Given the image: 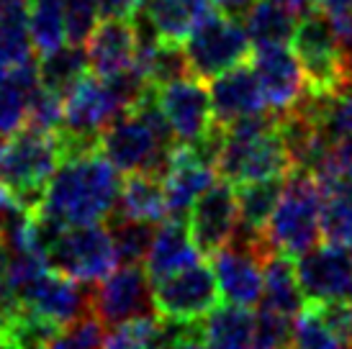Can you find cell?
<instances>
[{"label":"cell","instance_id":"obj_2","mask_svg":"<svg viewBox=\"0 0 352 349\" xmlns=\"http://www.w3.org/2000/svg\"><path fill=\"white\" fill-rule=\"evenodd\" d=\"M294 170L288 146L278 131V113H257L226 124V144L219 155L216 172L232 185L288 177Z\"/></svg>","mask_w":352,"mask_h":349},{"label":"cell","instance_id":"obj_44","mask_svg":"<svg viewBox=\"0 0 352 349\" xmlns=\"http://www.w3.org/2000/svg\"><path fill=\"white\" fill-rule=\"evenodd\" d=\"M0 349H16L13 347V341L8 339V334H6V331H0Z\"/></svg>","mask_w":352,"mask_h":349},{"label":"cell","instance_id":"obj_6","mask_svg":"<svg viewBox=\"0 0 352 349\" xmlns=\"http://www.w3.org/2000/svg\"><path fill=\"white\" fill-rule=\"evenodd\" d=\"M47 262L52 270L96 285L116 270L118 254L111 229H106L103 223L62 229L47 247Z\"/></svg>","mask_w":352,"mask_h":349},{"label":"cell","instance_id":"obj_30","mask_svg":"<svg viewBox=\"0 0 352 349\" xmlns=\"http://www.w3.org/2000/svg\"><path fill=\"white\" fill-rule=\"evenodd\" d=\"M296 349H350L344 337L327 321L316 303H306L294 321Z\"/></svg>","mask_w":352,"mask_h":349},{"label":"cell","instance_id":"obj_36","mask_svg":"<svg viewBox=\"0 0 352 349\" xmlns=\"http://www.w3.org/2000/svg\"><path fill=\"white\" fill-rule=\"evenodd\" d=\"M62 124H65V98L39 85L31 95L26 126L47 131V134H57Z\"/></svg>","mask_w":352,"mask_h":349},{"label":"cell","instance_id":"obj_19","mask_svg":"<svg viewBox=\"0 0 352 349\" xmlns=\"http://www.w3.org/2000/svg\"><path fill=\"white\" fill-rule=\"evenodd\" d=\"M85 49H88L90 69L98 78H111L121 69L134 67L137 34H134L131 19L103 16L85 41Z\"/></svg>","mask_w":352,"mask_h":349},{"label":"cell","instance_id":"obj_23","mask_svg":"<svg viewBox=\"0 0 352 349\" xmlns=\"http://www.w3.org/2000/svg\"><path fill=\"white\" fill-rule=\"evenodd\" d=\"M29 10L31 0L0 3V67L6 72L36 59L29 29Z\"/></svg>","mask_w":352,"mask_h":349},{"label":"cell","instance_id":"obj_9","mask_svg":"<svg viewBox=\"0 0 352 349\" xmlns=\"http://www.w3.org/2000/svg\"><path fill=\"white\" fill-rule=\"evenodd\" d=\"M275 254L267 242L265 234L257 239H242L234 236L226 244L224 249L214 254V272L221 298L232 306H242V308H254L263 303V272L265 260Z\"/></svg>","mask_w":352,"mask_h":349},{"label":"cell","instance_id":"obj_26","mask_svg":"<svg viewBox=\"0 0 352 349\" xmlns=\"http://www.w3.org/2000/svg\"><path fill=\"white\" fill-rule=\"evenodd\" d=\"M296 19L298 13L283 0H254V5L245 16V29L252 39V47L288 44L298 26Z\"/></svg>","mask_w":352,"mask_h":349},{"label":"cell","instance_id":"obj_32","mask_svg":"<svg viewBox=\"0 0 352 349\" xmlns=\"http://www.w3.org/2000/svg\"><path fill=\"white\" fill-rule=\"evenodd\" d=\"M322 195V236L327 242L352 247V183L332 188Z\"/></svg>","mask_w":352,"mask_h":349},{"label":"cell","instance_id":"obj_15","mask_svg":"<svg viewBox=\"0 0 352 349\" xmlns=\"http://www.w3.org/2000/svg\"><path fill=\"white\" fill-rule=\"evenodd\" d=\"M21 301L34 313L67 326L85 313H93V288L50 267L21 291Z\"/></svg>","mask_w":352,"mask_h":349},{"label":"cell","instance_id":"obj_45","mask_svg":"<svg viewBox=\"0 0 352 349\" xmlns=\"http://www.w3.org/2000/svg\"><path fill=\"white\" fill-rule=\"evenodd\" d=\"M347 303H350V329H347V344H350V349H352V298Z\"/></svg>","mask_w":352,"mask_h":349},{"label":"cell","instance_id":"obj_28","mask_svg":"<svg viewBox=\"0 0 352 349\" xmlns=\"http://www.w3.org/2000/svg\"><path fill=\"white\" fill-rule=\"evenodd\" d=\"M90 59L85 44H62L54 52H47L39 57V82L57 95H67L82 78H88Z\"/></svg>","mask_w":352,"mask_h":349},{"label":"cell","instance_id":"obj_12","mask_svg":"<svg viewBox=\"0 0 352 349\" xmlns=\"http://www.w3.org/2000/svg\"><path fill=\"white\" fill-rule=\"evenodd\" d=\"M306 303H334L352 298V247L316 244L296 262Z\"/></svg>","mask_w":352,"mask_h":349},{"label":"cell","instance_id":"obj_5","mask_svg":"<svg viewBox=\"0 0 352 349\" xmlns=\"http://www.w3.org/2000/svg\"><path fill=\"white\" fill-rule=\"evenodd\" d=\"M183 47L190 75L198 80H214L216 75L247 62L252 52V39L245 23L214 8L183 41Z\"/></svg>","mask_w":352,"mask_h":349},{"label":"cell","instance_id":"obj_21","mask_svg":"<svg viewBox=\"0 0 352 349\" xmlns=\"http://www.w3.org/2000/svg\"><path fill=\"white\" fill-rule=\"evenodd\" d=\"M116 218H134V221L162 223L167 218V198L162 177L152 172H131L121 183L118 203L113 208ZM108 216V218H111Z\"/></svg>","mask_w":352,"mask_h":349},{"label":"cell","instance_id":"obj_3","mask_svg":"<svg viewBox=\"0 0 352 349\" xmlns=\"http://www.w3.org/2000/svg\"><path fill=\"white\" fill-rule=\"evenodd\" d=\"M62 165L57 134L23 126L0 139V188L21 205L39 208L52 174Z\"/></svg>","mask_w":352,"mask_h":349},{"label":"cell","instance_id":"obj_16","mask_svg":"<svg viewBox=\"0 0 352 349\" xmlns=\"http://www.w3.org/2000/svg\"><path fill=\"white\" fill-rule=\"evenodd\" d=\"M252 67L263 85L267 108H273L275 113L291 111L306 95L301 62L296 57V52H291L285 44L257 47L252 54Z\"/></svg>","mask_w":352,"mask_h":349},{"label":"cell","instance_id":"obj_14","mask_svg":"<svg viewBox=\"0 0 352 349\" xmlns=\"http://www.w3.org/2000/svg\"><path fill=\"white\" fill-rule=\"evenodd\" d=\"M236 223H239L236 185H232L229 180L211 185L188 214V229H190L193 244L201 254H211V257L234 239Z\"/></svg>","mask_w":352,"mask_h":349},{"label":"cell","instance_id":"obj_35","mask_svg":"<svg viewBox=\"0 0 352 349\" xmlns=\"http://www.w3.org/2000/svg\"><path fill=\"white\" fill-rule=\"evenodd\" d=\"M294 341L291 316L263 306L254 313V344L252 349H285Z\"/></svg>","mask_w":352,"mask_h":349},{"label":"cell","instance_id":"obj_11","mask_svg":"<svg viewBox=\"0 0 352 349\" xmlns=\"http://www.w3.org/2000/svg\"><path fill=\"white\" fill-rule=\"evenodd\" d=\"M219 298L216 272L204 262L155 282V311L160 319L201 321L219 306Z\"/></svg>","mask_w":352,"mask_h":349},{"label":"cell","instance_id":"obj_29","mask_svg":"<svg viewBox=\"0 0 352 349\" xmlns=\"http://www.w3.org/2000/svg\"><path fill=\"white\" fill-rule=\"evenodd\" d=\"M31 41L36 54L54 52L67 44V19H65V3L62 0H31L29 10Z\"/></svg>","mask_w":352,"mask_h":349},{"label":"cell","instance_id":"obj_43","mask_svg":"<svg viewBox=\"0 0 352 349\" xmlns=\"http://www.w3.org/2000/svg\"><path fill=\"white\" fill-rule=\"evenodd\" d=\"M8 257H10V249L6 247L3 236H0V280L6 278V270H8Z\"/></svg>","mask_w":352,"mask_h":349},{"label":"cell","instance_id":"obj_42","mask_svg":"<svg viewBox=\"0 0 352 349\" xmlns=\"http://www.w3.org/2000/svg\"><path fill=\"white\" fill-rule=\"evenodd\" d=\"M170 349H208V344L204 341V337H188V339L173 344Z\"/></svg>","mask_w":352,"mask_h":349},{"label":"cell","instance_id":"obj_39","mask_svg":"<svg viewBox=\"0 0 352 349\" xmlns=\"http://www.w3.org/2000/svg\"><path fill=\"white\" fill-rule=\"evenodd\" d=\"M98 3L103 16H124V19H129L142 5L139 0H98Z\"/></svg>","mask_w":352,"mask_h":349},{"label":"cell","instance_id":"obj_38","mask_svg":"<svg viewBox=\"0 0 352 349\" xmlns=\"http://www.w3.org/2000/svg\"><path fill=\"white\" fill-rule=\"evenodd\" d=\"M327 16H329V23H332L334 36H337L344 69H347V75H352V5L337 10V13H327Z\"/></svg>","mask_w":352,"mask_h":349},{"label":"cell","instance_id":"obj_41","mask_svg":"<svg viewBox=\"0 0 352 349\" xmlns=\"http://www.w3.org/2000/svg\"><path fill=\"white\" fill-rule=\"evenodd\" d=\"M316 5H319V10H324V13H337V10L350 8L352 0H316Z\"/></svg>","mask_w":352,"mask_h":349},{"label":"cell","instance_id":"obj_20","mask_svg":"<svg viewBox=\"0 0 352 349\" xmlns=\"http://www.w3.org/2000/svg\"><path fill=\"white\" fill-rule=\"evenodd\" d=\"M198 257H201V252L193 244L188 223L180 221V218H170L155 232L149 254L144 260V270H147L149 280L160 282L170 275H175V272L190 267V264H196Z\"/></svg>","mask_w":352,"mask_h":349},{"label":"cell","instance_id":"obj_25","mask_svg":"<svg viewBox=\"0 0 352 349\" xmlns=\"http://www.w3.org/2000/svg\"><path fill=\"white\" fill-rule=\"evenodd\" d=\"M263 306L296 319L306 306V295L298 282V272L291 257L270 254L263 272Z\"/></svg>","mask_w":352,"mask_h":349},{"label":"cell","instance_id":"obj_7","mask_svg":"<svg viewBox=\"0 0 352 349\" xmlns=\"http://www.w3.org/2000/svg\"><path fill=\"white\" fill-rule=\"evenodd\" d=\"M98 149L118 172H152L160 177H165L173 152L134 111H121L108 121L98 136Z\"/></svg>","mask_w":352,"mask_h":349},{"label":"cell","instance_id":"obj_37","mask_svg":"<svg viewBox=\"0 0 352 349\" xmlns=\"http://www.w3.org/2000/svg\"><path fill=\"white\" fill-rule=\"evenodd\" d=\"M65 3V19H67V39L72 44H85L93 29L100 21L98 0H62Z\"/></svg>","mask_w":352,"mask_h":349},{"label":"cell","instance_id":"obj_34","mask_svg":"<svg viewBox=\"0 0 352 349\" xmlns=\"http://www.w3.org/2000/svg\"><path fill=\"white\" fill-rule=\"evenodd\" d=\"M62 326L57 321L39 316L23 306V311L19 313V319L8 326V339L13 341L16 349H50V344L54 341Z\"/></svg>","mask_w":352,"mask_h":349},{"label":"cell","instance_id":"obj_4","mask_svg":"<svg viewBox=\"0 0 352 349\" xmlns=\"http://www.w3.org/2000/svg\"><path fill=\"white\" fill-rule=\"evenodd\" d=\"M324 195L319 183L306 170H291L285 188L265 226V242L275 254L301 257L316 247L322 236Z\"/></svg>","mask_w":352,"mask_h":349},{"label":"cell","instance_id":"obj_13","mask_svg":"<svg viewBox=\"0 0 352 349\" xmlns=\"http://www.w3.org/2000/svg\"><path fill=\"white\" fill-rule=\"evenodd\" d=\"M157 100L165 111L177 144H193L216 124L211 90L206 87L204 80L193 75L157 87Z\"/></svg>","mask_w":352,"mask_h":349},{"label":"cell","instance_id":"obj_40","mask_svg":"<svg viewBox=\"0 0 352 349\" xmlns=\"http://www.w3.org/2000/svg\"><path fill=\"white\" fill-rule=\"evenodd\" d=\"M254 5V0H214V8L221 10V13H226V16H234V19H239V16H247V10Z\"/></svg>","mask_w":352,"mask_h":349},{"label":"cell","instance_id":"obj_1","mask_svg":"<svg viewBox=\"0 0 352 349\" xmlns=\"http://www.w3.org/2000/svg\"><path fill=\"white\" fill-rule=\"evenodd\" d=\"M118 193V170L103 157L100 149H96L62 159L44 190L36 214L57 229L103 223L113 214Z\"/></svg>","mask_w":352,"mask_h":349},{"label":"cell","instance_id":"obj_18","mask_svg":"<svg viewBox=\"0 0 352 349\" xmlns=\"http://www.w3.org/2000/svg\"><path fill=\"white\" fill-rule=\"evenodd\" d=\"M211 103H214V116L221 124H234L239 118L267 113V100H265L263 85L257 80L252 65H236L211 80Z\"/></svg>","mask_w":352,"mask_h":349},{"label":"cell","instance_id":"obj_8","mask_svg":"<svg viewBox=\"0 0 352 349\" xmlns=\"http://www.w3.org/2000/svg\"><path fill=\"white\" fill-rule=\"evenodd\" d=\"M294 52L301 62L303 78H306V90L314 95H332L334 90H340L347 78L342 54L337 47V36L329 23L327 13H309L298 21L294 39Z\"/></svg>","mask_w":352,"mask_h":349},{"label":"cell","instance_id":"obj_24","mask_svg":"<svg viewBox=\"0 0 352 349\" xmlns=\"http://www.w3.org/2000/svg\"><path fill=\"white\" fill-rule=\"evenodd\" d=\"M142 8L147 10L152 26L162 39L183 44L214 10V0H149Z\"/></svg>","mask_w":352,"mask_h":349},{"label":"cell","instance_id":"obj_46","mask_svg":"<svg viewBox=\"0 0 352 349\" xmlns=\"http://www.w3.org/2000/svg\"><path fill=\"white\" fill-rule=\"evenodd\" d=\"M6 75H8V72H6V69L0 67V85H3V82H6Z\"/></svg>","mask_w":352,"mask_h":349},{"label":"cell","instance_id":"obj_22","mask_svg":"<svg viewBox=\"0 0 352 349\" xmlns=\"http://www.w3.org/2000/svg\"><path fill=\"white\" fill-rule=\"evenodd\" d=\"M285 188V177L254 180V183L236 185V203H239V223L234 236L257 239L265 234V226L273 216Z\"/></svg>","mask_w":352,"mask_h":349},{"label":"cell","instance_id":"obj_10","mask_svg":"<svg viewBox=\"0 0 352 349\" xmlns=\"http://www.w3.org/2000/svg\"><path fill=\"white\" fill-rule=\"evenodd\" d=\"M93 313L106 326L157 316L155 288L142 264H121L93 285Z\"/></svg>","mask_w":352,"mask_h":349},{"label":"cell","instance_id":"obj_17","mask_svg":"<svg viewBox=\"0 0 352 349\" xmlns=\"http://www.w3.org/2000/svg\"><path fill=\"white\" fill-rule=\"evenodd\" d=\"M216 183V167L193 152V146L175 144L162 177L170 218H186L198 198Z\"/></svg>","mask_w":352,"mask_h":349},{"label":"cell","instance_id":"obj_31","mask_svg":"<svg viewBox=\"0 0 352 349\" xmlns=\"http://www.w3.org/2000/svg\"><path fill=\"white\" fill-rule=\"evenodd\" d=\"M108 229L113 236V247H116L118 262L121 264H142L147 260L152 239H155V223L134 221V218H108Z\"/></svg>","mask_w":352,"mask_h":349},{"label":"cell","instance_id":"obj_48","mask_svg":"<svg viewBox=\"0 0 352 349\" xmlns=\"http://www.w3.org/2000/svg\"><path fill=\"white\" fill-rule=\"evenodd\" d=\"M285 349H296V347H285Z\"/></svg>","mask_w":352,"mask_h":349},{"label":"cell","instance_id":"obj_27","mask_svg":"<svg viewBox=\"0 0 352 349\" xmlns=\"http://www.w3.org/2000/svg\"><path fill=\"white\" fill-rule=\"evenodd\" d=\"M204 341L208 349H252L254 313L242 306H216L204 319Z\"/></svg>","mask_w":352,"mask_h":349},{"label":"cell","instance_id":"obj_33","mask_svg":"<svg viewBox=\"0 0 352 349\" xmlns=\"http://www.w3.org/2000/svg\"><path fill=\"white\" fill-rule=\"evenodd\" d=\"M103 349H165L162 321L160 316H147L118 324L106 337Z\"/></svg>","mask_w":352,"mask_h":349},{"label":"cell","instance_id":"obj_47","mask_svg":"<svg viewBox=\"0 0 352 349\" xmlns=\"http://www.w3.org/2000/svg\"><path fill=\"white\" fill-rule=\"evenodd\" d=\"M139 3H142V5H144V3H149V0H139Z\"/></svg>","mask_w":352,"mask_h":349}]
</instances>
